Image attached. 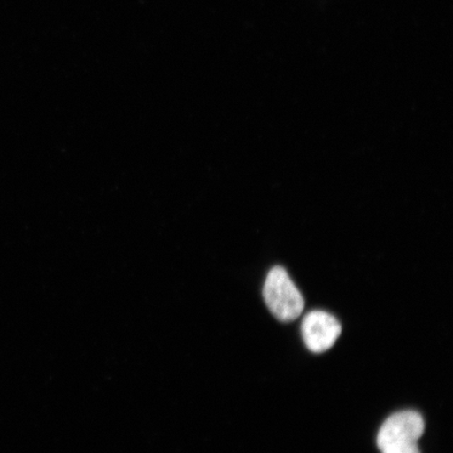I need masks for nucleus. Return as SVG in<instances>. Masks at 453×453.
<instances>
[{
    "mask_svg": "<svg viewBox=\"0 0 453 453\" xmlns=\"http://www.w3.org/2000/svg\"><path fill=\"white\" fill-rule=\"evenodd\" d=\"M342 325L325 311H313L304 317L302 324L305 345L315 354L325 353L336 343L342 334Z\"/></svg>",
    "mask_w": 453,
    "mask_h": 453,
    "instance_id": "obj_3",
    "label": "nucleus"
},
{
    "mask_svg": "<svg viewBox=\"0 0 453 453\" xmlns=\"http://www.w3.org/2000/svg\"><path fill=\"white\" fill-rule=\"evenodd\" d=\"M424 428L420 413L415 411L395 412L379 430L378 449L381 453H421L418 441Z\"/></svg>",
    "mask_w": 453,
    "mask_h": 453,
    "instance_id": "obj_1",
    "label": "nucleus"
},
{
    "mask_svg": "<svg viewBox=\"0 0 453 453\" xmlns=\"http://www.w3.org/2000/svg\"><path fill=\"white\" fill-rule=\"evenodd\" d=\"M263 293L265 303L276 319L291 322L302 315L304 309L303 294L285 269L274 267L269 272Z\"/></svg>",
    "mask_w": 453,
    "mask_h": 453,
    "instance_id": "obj_2",
    "label": "nucleus"
}]
</instances>
